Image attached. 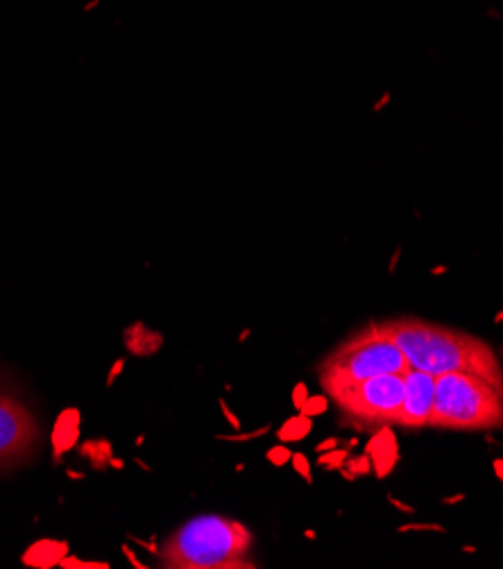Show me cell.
Instances as JSON below:
<instances>
[{"instance_id": "2", "label": "cell", "mask_w": 503, "mask_h": 569, "mask_svg": "<svg viewBox=\"0 0 503 569\" xmlns=\"http://www.w3.org/2000/svg\"><path fill=\"white\" fill-rule=\"evenodd\" d=\"M252 533L245 525L204 513L182 525L159 549L161 567L173 569H237L250 562Z\"/></svg>"}, {"instance_id": "4", "label": "cell", "mask_w": 503, "mask_h": 569, "mask_svg": "<svg viewBox=\"0 0 503 569\" xmlns=\"http://www.w3.org/2000/svg\"><path fill=\"white\" fill-rule=\"evenodd\" d=\"M406 370L409 361L400 346L372 325L368 331L348 340L322 363L320 381L326 395H331L372 377L404 375Z\"/></svg>"}, {"instance_id": "19", "label": "cell", "mask_w": 503, "mask_h": 569, "mask_svg": "<svg viewBox=\"0 0 503 569\" xmlns=\"http://www.w3.org/2000/svg\"><path fill=\"white\" fill-rule=\"evenodd\" d=\"M331 447H335V438H331V440H326V442H322L320 447H318V451H324V449H331Z\"/></svg>"}, {"instance_id": "9", "label": "cell", "mask_w": 503, "mask_h": 569, "mask_svg": "<svg viewBox=\"0 0 503 569\" xmlns=\"http://www.w3.org/2000/svg\"><path fill=\"white\" fill-rule=\"evenodd\" d=\"M348 466H350V470L352 472H343L350 481H354L356 477H365V475H372V459L368 457V453L363 451L361 457H354V459H350L348 461Z\"/></svg>"}, {"instance_id": "6", "label": "cell", "mask_w": 503, "mask_h": 569, "mask_svg": "<svg viewBox=\"0 0 503 569\" xmlns=\"http://www.w3.org/2000/svg\"><path fill=\"white\" fill-rule=\"evenodd\" d=\"M39 429L28 407L14 395L0 390V472L30 461Z\"/></svg>"}, {"instance_id": "1", "label": "cell", "mask_w": 503, "mask_h": 569, "mask_svg": "<svg viewBox=\"0 0 503 569\" xmlns=\"http://www.w3.org/2000/svg\"><path fill=\"white\" fill-rule=\"evenodd\" d=\"M374 327L395 340L409 368L424 370L433 377L446 372H474L503 390L501 366L492 348L476 336L420 318L385 320Z\"/></svg>"}, {"instance_id": "14", "label": "cell", "mask_w": 503, "mask_h": 569, "mask_svg": "<svg viewBox=\"0 0 503 569\" xmlns=\"http://www.w3.org/2000/svg\"><path fill=\"white\" fill-rule=\"evenodd\" d=\"M388 501H390V506H395L398 510H402V513H406V516H415V506H411V503H404V501H400L398 497H393V495H388Z\"/></svg>"}, {"instance_id": "7", "label": "cell", "mask_w": 503, "mask_h": 569, "mask_svg": "<svg viewBox=\"0 0 503 569\" xmlns=\"http://www.w3.org/2000/svg\"><path fill=\"white\" fill-rule=\"evenodd\" d=\"M433 400H435V377L409 368L404 372V402L398 418V425L406 429H422L429 427L433 416Z\"/></svg>"}, {"instance_id": "10", "label": "cell", "mask_w": 503, "mask_h": 569, "mask_svg": "<svg viewBox=\"0 0 503 569\" xmlns=\"http://www.w3.org/2000/svg\"><path fill=\"white\" fill-rule=\"evenodd\" d=\"M309 429H311V420H302V418H300V420H293L291 425H286L279 436H282L284 440H298V438L304 436Z\"/></svg>"}, {"instance_id": "8", "label": "cell", "mask_w": 503, "mask_h": 569, "mask_svg": "<svg viewBox=\"0 0 503 569\" xmlns=\"http://www.w3.org/2000/svg\"><path fill=\"white\" fill-rule=\"evenodd\" d=\"M365 453L372 459V472L376 479H385L400 463V442L395 431L383 425L365 445Z\"/></svg>"}, {"instance_id": "15", "label": "cell", "mask_w": 503, "mask_h": 569, "mask_svg": "<svg viewBox=\"0 0 503 569\" xmlns=\"http://www.w3.org/2000/svg\"><path fill=\"white\" fill-rule=\"evenodd\" d=\"M467 497H465V492H459V495H452V497H442V506H454V503H461V501H465Z\"/></svg>"}, {"instance_id": "3", "label": "cell", "mask_w": 503, "mask_h": 569, "mask_svg": "<svg viewBox=\"0 0 503 569\" xmlns=\"http://www.w3.org/2000/svg\"><path fill=\"white\" fill-rule=\"evenodd\" d=\"M431 427L492 429L503 425V390L474 372H446L435 377Z\"/></svg>"}, {"instance_id": "22", "label": "cell", "mask_w": 503, "mask_h": 569, "mask_svg": "<svg viewBox=\"0 0 503 569\" xmlns=\"http://www.w3.org/2000/svg\"><path fill=\"white\" fill-rule=\"evenodd\" d=\"M494 322H503V311H499V313L494 316Z\"/></svg>"}, {"instance_id": "17", "label": "cell", "mask_w": 503, "mask_h": 569, "mask_svg": "<svg viewBox=\"0 0 503 569\" xmlns=\"http://www.w3.org/2000/svg\"><path fill=\"white\" fill-rule=\"evenodd\" d=\"M289 457H291V453H289V451H284V449H274V451H272V457H270V459H272L274 463H284V461H286Z\"/></svg>"}, {"instance_id": "13", "label": "cell", "mask_w": 503, "mask_h": 569, "mask_svg": "<svg viewBox=\"0 0 503 569\" xmlns=\"http://www.w3.org/2000/svg\"><path fill=\"white\" fill-rule=\"evenodd\" d=\"M304 411H306L309 416L322 413V411H326V400H324V397H313V400L304 407Z\"/></svg>"}, {"instance_id": "18", "label": "cell", "mask_w": 503, "mask_h": 569, "mask_svg": "<svg viewBox=\"0 0 503 569\" xmlns=\"http://www.w3.org/2000/svg\"><path fill=\"white\" fill-rule=\"evenodd\" d=\"M492 468H494V475H496V479L503 483V459H494Z\"/></svg>"}, {"instance_id": "5", "label": "cell", "mask_w": 503, "mask_h": 569, "mask_svg": "<svg viewBox=\"0 0 503 569\" xmlns=\"http://www.w3.org/2000/svg\"><path fill=\"white\" fill-rule=\"evenodd\" d=\"M339 409L365 422H398L404 402V375H381L329 395Z\"/></svg>"}, {"instance_id": "11", "label": "cell", "mask_w": 503, "mask_h": 569, "mask_svg": "<svg viewBox=\"0 0 503 569\" xmlns=\"http://www.w3.org/2000/svg\"><path fill=\"white\" fill-rule=\"evenodd\" d=\"M413 531H429V533H446L442 525H431V522H413V525H402L398 527V533H413Z\"/></svg>"}, {"instance_id": "12", "label": "cell", "mask_w": 503, "mask_h": 569, "mask_svg": "<svg viewBox=\"0 0 503 569\" xmlns=\"http://www.w3.org/2000/svg\"><path fill=\"white\" fill-rule=\"evenodd\" d=\"M345 461H348V451H331V453H326V457L320 459L322 466H331V468L343 466Z\"/></svg>"}, {"instance_id": "21", "label": "cell", "mask_w": 503, "mask_h": 569, "mask_svg": "<svg viewBox=\"0 0 503 569\" xmlns=\"http://www.w3.org/2000/svg\"><path fill=\"white\" fill-rule=\"evenodd\" d=\"M463 551H465V553H474V551H476V547H470V545H465V547H463Z\"/></svg>"}, {"instance_id": "20", "label": "cell", "mask_w": 503, "mask_h": 569, "mask_svg": "<svg viewBox=\"0 0 503 569\" xmlns=\"http://www.w3.org/2000/svg\"><path fill=\"white\" fill-rule=\"evenodd\" d=\"M295 397H298V405L302 407V402H304V386H300L298 388V392H295Z\"/></svg>"}, {"instance_id": "16", "label": "cell", "mask_w": 503, "mask_h": 569, "mask_svg": "<svg viewBox=\"0 0 503 569\" xmlns=\"http://www.w3.org/2000/svg\"><path fill=\"white\" fill-rule=\"evenodd\" d=\"M295 466H298V470L306 477V481H311V468H309L306 459H304V457H298V459H295Z\"/></svg>"}]
</instances>
